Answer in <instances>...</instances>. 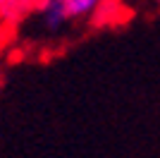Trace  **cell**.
<instances>
[{"label": "cell", "instance_id": "cell-1", "mask_svg": "<svg viewBox=\"0 0 160 158\" xmlns=\"http://www.w3.org/2000/svg\"><path fill=\"white\" fill-rule=\"evenodd\" d=\"M117 0H62L69 24H93L108 19L110 7Z\"/></svg>", "mask_w": 160, "mask_h": 158}, {"label": "cell", "instance_id": "cell-2", "mask_svg": "<svg viewBox=\"0 0 160 158\" xmlns=\"http://www.w3.org/2000/svg\"><path fill=\"white\" fill-rule=\"evenodd\" d=\"M31 7L33 5L27 0H0V41L27 19Z\"/></svg>", "mask_w": 160, "mask_h": 158}, {"label": "cell", "instance_id": "cell-3", "mask_svg": "<svg viewBox=\"0 0 160 158\" xmlns=\"http://www.w3.org/2000/svg\"><path fill=\"white\" fill-rule=\"evenodd\" d=\"M153 3H155V7H158V10H160V0H153Z\"/></svg>", "mask_w": 160, "mask_h": 158}, {"label": "cell", "instance_id": "cell-4", "mask_svg": "<svg viewBox=\"0 0 160 158\" xmlns=\"http://www.w3.org/2000/svg\"><path fill=\"white\" fill-rule=\"evenodd\" d=\"M27 3H31V5H36V3H38V0H27Z\"/></svg>", "mask_w": 160, "mask_h": 158}]
</instances>
